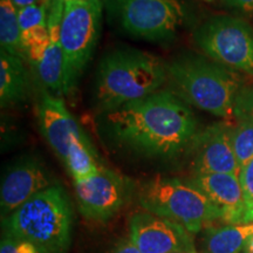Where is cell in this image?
Masks as SVG:
<instances>
[{
	"label": "cell",
	"instance_id": "24",
	"mask_svg": "<svg viewBox=\"0 0 253 253\" xmlns=\"http://www.w3.org/2000/svg\"><path fill=\"white\" fill-rule=\"evenodd\" d=\"M239 181L244 194L248 221L253 223V158L245 167L242 168L239 173Z\"/></svg>",
	"mask_w": 253,
	"mask_h": 253
},
{
	"label": "cell",
	"instance_id": "13",
	"mask_svg": "<svg viewBox=\"0 0 253 253\" xmlns=\"http://www.w3.org/2000/svg\"><path fill=\"white\" fill-rule=\"evenodd\" d=\"M52 186L45 168L34 158H23L8 168L0 188L1 219L17 210L28 199Z\"/></svg>",
	"mask_w": 253,
	"mask_h": 253
},
{
	"label": "cell",
	"instance_id": "16",
	"mask_svg": "<svg viewBox=\"0 0 253 253\" xmlns=\"http://www.w3.org/2000/svg\"><path fill=\"white\" fill-rule=\"evenodd\" d=\"M30 91V75L24 60L0 52V104L1 108L24 102Z\"/></svg>",
	"mask_w": 253,
	"mask_h": 253
},
{
	"label": "cell",
	"instance_id": "25",
	"mask_svg": "<svg viewBox=\"0 0 253 253\" xmlns=\"http://www.w3.org/2000/svg\"><path fill=\"white\" fill-rule=\"evenodd\" d=\"M233 116L240 120L253 121V87L245 86L240 88L235 103Z\"/></svg>",
	"mask_w": 253,
	"mask_h": 253
},
{
	"label": "cell",
	"instance_id": "28",
	"mask_svg": "<svg viewBox=\"0 0 253 253\" xmlns=\"http://www.w3.org/2000/svg\"><path fill=\"white\" fill-rule=\"evenodd\" d=\"M39 1L40 0H12L13 5L18 9L23 8V7H27V6H31V5H34Z\"/></svg>",
	"mask_w": 253,
	"mask_h": 253
},
{
	"label": "cell",
	"instance_id": "10",
	"mask_svg": "<svg viewBox=\"0 0 253 253\" xmlns=\"http://www.w3.org/2000/svg\"><path fill=\"white\" fill-rule=\"evenodd\" d=\"M232 125L217 122L198 130L189 147L194 176L231 173L239 177L240 166L231 141Z\"/></svg>",
	"mask_w": 253,
	"mask_h": 253
},
{
	"label": "cell",
	"instance_id": "12",
	"mask_svg": "<svg viewBox=\"0 0 253 253\" xmlns=\"http://www.w3.org/2000/svg\"><path fill=\"white\" fill-rule=\"evenodd\" d=\"M40 131L49 147L65 162L73 142L89 141L62 99L43 91L38 104Z\"/></svg>",
	"mask_w": 253,
	"mask_h": 253
},
{
	"label": "cell",
	"instance_id": "8",
	"mask_svg": "<svg viewBox=\"0 0 253 253\" xmlns=\"http://www.w3.org/2000/svg\"><path fill=\"white\" fill-rule=\"evenodd\" d=\"M115 6L122 27L143 39L171 37L185 17L179 0H115Z\"/></svg>",
	"mask_w": 253,
	"mask_h": 253
},
{
	"label": "cell",
	"instance_id": "29",
	"mask_svg": "<svg viewBox=\"0 0 253 253\" xmlns=\"http://www.w3.org/2000/svg\"><path fill=\"white\" fill-rule=\"evenodd\" d=\"M244 253H253V236L248 240L245 248H244Z\"/></svg>",
	"mask_w": 253,
	"mask_h": 253
},
{
	"label": "cell",
	"instance_id": "22",
	"mask_svg": "<svg viewBox=\"0 0 253 253\" xmlns=\"http://www.w3.org/2000/svg\"><path fill=\"white\" fill-rule=\"evenodd\" d=\"M49 0H40L37 4L18 9V20L21 32L38 26H47Z\"/></svg>",
	"mask_w": 253,
	"mask_h": 253
},
{
	"label": "cell",
	"instance_id": "21",
	"mask_svg": "<svg viewBox=\"0 0 253 253\" xmlns=\"http://www.w3.org/2000/svg\"><path fill=\"white\" fill-rule=\"evenodd\" d=\"M23 45L27 61L32 66L37 65L49 45L48 27L38 26L23 32Z\"/></svg>",
	"mask_w": 253,
	"mask_h": 253
},
{
	"label": "cell",
	"instance_id": "11",
	"mask_svg": "<svg viewBox=\"0 0 253 253\" xmlns=\"http://www.w3.org/2000/svg\"><path fill=\"white\" fill-rule=\"evenodd\" d=\"M129 232L141 253H195L191 233L185 227L148 211L134 213Z\"/></svg>",
	"mask_w": 253,
	"mask_h": 253
},
{
	"label": "cell",
	"instance_id": "1",
	"mask_svg": "<svg viewBox=\"0 0 253 253\" xmlns=\"http://www.w3.org/2000/svg\"><path fill=\"white\" fill-rule=\"evenodd\" d=\"M109 135L126 148L154 157H175L189 149L197 121L175 93L161 90L104 115Z\"/></svg>",
	"mask_w": 253,
	"mask_h": 253
},
{
	"label": "cell",
	"instance_id": "18",
	"mask_svg": "<svg viewBox=\"0 0 253 253\" xmlns=\"http://www.w3.org/2000/svg\"><path fill=\"white\" fill-rule=\"evenodd\" d=\"M0 43L1 50L26 60L23 45V32L18 20V8L12 0H0Z\"/></svg>",
	"mask_w": 253,
	"mask_h": 253
},
{
	"label": "cell",
	"instance_id": "30",
	"mask_svg": "<svg viewBox=\"0 0 253 253\" xmlns=\"http://www.w3.org/2000/svg\"><path fill=\"white\" fill-rule=\"evenodd\" d=\"M63 1H77V0H63Z\"/></svg>",
	"mask_w": 253,
	"mask_h": 253
},
{
	"label": "cell",
	"instance_id": "7",
	"mask_svg": "<svg viewBox=\"0 0 253 253\" xmlns=\"http://www.w3.org/2000/svg\"><path fill=\"white\" fill-rule=\"evenodd\" d=\"M194 40L214 62L253 75V28L243 19H209L196 30Z\"/></svg>",
	"mask_w": 253,
	"mask_h": 253
},
{
	"label": "cell",
	"instance_id": "20",
	"mask_svg": "<svg viewBox=\"0 0 253 253\" xmlns=\"http://www.w3.org/2000/svg\"><path fill=\"white\" fill-rule=\"evenodd\" d=\"M231 141L240 169L253 158V121L240 120L231 129Z\"/></svg>",
	"mask_w": 253,
	"mask_h": 253
},
{
	"label": "cell",
	"instance_id": "3",
	"mask_svg": "<svg viewBox=\"0 0 253 253\" xmlns=\"http://www.w3.org/2000/svg\"><path fill=\"white\" fill-rule=\"evenodd\" d=\"M168 81L179 99L219 118H235L242 84L235 73L204 58H181L167 66Z\"/></svg>",
	"mask_w": 253,
	"mask_h": 253
},
{
	"label": "cell",
	"instance_id": "23",
	"mask_svg": "<svg viewBox=\"0 0 253 253\" xmlns=\"http://www.w3.org/2000/svg\"><path fill=\"white\" fill-rule=\"evenodd\" d=\"M0 253H50L46 249L28 242L26 239L17 238V237L2 232L1 242H0Z\"/></svg>",
	"mask_w": 253,
	"mask_h": 253
},
{
	"label": "cell",
	"instance_id": "19",
	"mask_svg": "<svg viewBox=\"0 0 253 253\" xmlns=\"http://www.w3.org/2000/svg\"><path fill=\"white\" fill-rule=\"evenodd\" d=\"M65 166L74 181L88 178L100 171L97 156L89 141L73 142L65 160Z\"/></svg>",
	"mask_w": 253,
	"mask_h": 253
},
{
	"label": "cell",
	"instance_id": "2",
	"mask_svg": "<svg viewBox=\"0 0 253 253\" xmlns=\"http://www.w3.org/2000/svg\"><path fill=\"white\" fill-rule=\"evenodd\" d=\"M168 80L167 65L138 49H116L101 60L95 102L103 113L156 93Z\"/></svg>",
	"mask_w": 253,
	"mask_h": 253
},
{
	"label": "cell",
	"instance_id": "6",
	"mask_svg": "<svg viewBox=\"0 0 253 253\" xmlns=\"http://www.w3.org/2000/svg\"><path fill=\"white\" fill-rule=\"evenodd\" d=\"M102 0L66 1L60 28L63 94L71 93L93 55L99 38Z\"/></svg>",
	"mask_w": 253,
	"mask_h": 253
},
{
	"label": "cell",
	"instance_id": "9",
	"mask_svg": "<svg viewBox=\"0 0 253 253\" xmlns=\"http://www.w3.org/2000/svg\"><path fill=\"white\" fill-rule=\"evenodd\" d=\"M79 210L87 219L106 221L125 207L130 192L128 179L102 167L88 178L74 181Z\"/></svg>",
	"mask_w": 253,
	"mask_h": 253
},
{
	"label": "cell",
	"instance_id": "31",
	"mask_svg": "<svg viewBox=\"0 0 253 253\" xmlns=\"http://www.w3.org/2000/svg\"><path fill=\"white\" fill-rule=\"evenodd\" d=\"M205 1H212V0H205Z\"/></svg>",
	"mask_w": 253,
	"mask_h": 253
},
{
	"label": "cell",
	"instance_id": "5",
	"mask_svg": "<svg viewBox=\"0 0 253 253\" xmlns=\"http://www.w3.org/2000/svg\"><path fill=\"white\" fill-rule=\"evenodd\" d=\"M138 202L144 211L167 218L197 233L204 226L223 219L217 205L189 181L156 176L141 186Z\"/></svg>",
	"mask_w": 253,
	"mask_h": 253
},
{
	"label": "cell",
	"instance_id": "27",
	"mask_svg": "<svg viewBox=\"0 0 253 253\" xmlns=\"http://www.w3.org/2000/svg\"><path fill=\"white\" fill-rule=\"evenodd\" d=\"M230 7L244 12H253V0H224Z\"/></svg>",
	"mask_w": 253,
	"mask_h": 253
},
{
	"label": "cell",
	"instance_id": "15",
	"mask_svg": "<svg viewBox=\"0 0 253 253\" xmlns=\"http://www.w3.org/2000/svg\"><path fill=\"white\" fill-rule=\"evenodd\" d=\"M65 9L63 0H49L48 21L49 45L45 54L33 67L37 75L48 89L63 93V53L60 41V28Z\"/></svg>",
	"mask_w": 253,
	"mask_h": 253
},
{
	"label": "cell",
	"instance_id": "26",
	"mask_svg": "<svg viewBox=\"0 0 253 253\" xmlns=\"http://www.w3.org/2000/svg\"><path fill=\"white\" fill-rule=\"evenodd\" d=\"M110 253H141V251L136 248L130 238H125L120 240Z\"/></svg>",
	"mask_w": 253,
	"mask_h": 253
},
{
	"label": "cell",
	"instance_id": "4",
	"mask_svg": "<svg viewBox=\"0 0 253 253\" xmlns=\"http://www.w3.org/2000/svg\"><path fill=\"white\" fill-rule=\"evenodd\" d=\"M2 232L26 239L50 253H67L73 212L65 190L52 185L2 218Z\"/></svg>",
	"mask_w": 253,
	"mask_h": 253
},
{
	"label": "cell",
	"instance_id": "17",
	"mask_svg": "<svg viewBox=\"0 0 253 253\" xmlns=\"http://www.w3.org/2000/svg\"><path fill=\"white\" fill-rule=\"evenodd\" d=\"M253 236V223L227 224L209 229L204 238L207 253H238Z\"/></svg>",
	"mask_w": 253,
	"mask_h": 253
},
{
	"label": "cell",
	"instance_id": "14",
	"mask_svg": "<svg viewBox=\"0 0 253 253\" xmlns=\"http://www.w3.org/2000/svg\"><path fill=\"white\" fill-rule=\"evenodd\" d=\"M189 182L220 209L224 223H249L244 194L238 176L231 173L196 175Z\"/></svg>",
	"mask_w": 253,
	"mask_h": 253
}]
</instances>
